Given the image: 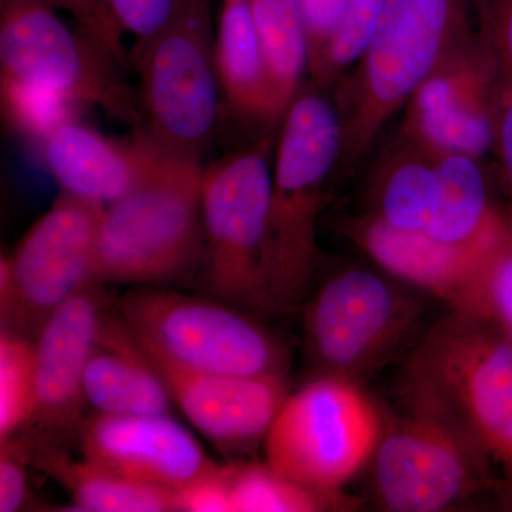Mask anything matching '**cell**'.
Listing matches in <instances>:
<instances>
[{"mask_svg":"<svg viewBox=\"0 0 512 512\" xmlns=\"http://www.w3.org/2000/svg\"><path fill=\"white\" fill-rule=\"evenodd\" d=\"M117 311L146 348L197 372L225 375L288 373V350L258 320L212 296L165 286H137Z\"/></svg>","mask_w":512,"mask_h":512,"instance_id":"7","label":"cell"},{"mask_svg":"<svg viewBox=\"0 0 512 512\" xmlns=\"http://www.w3.org/2000/svg\"><path fill=\"white\" fill-rule=\"evenodd\" d=\"M229 494L232 512H315L342 505L339 494L305 487L268 463L229 464Z\"/></svg>","mask_w":512,"mask_h":512,"instance_id":"25","label":"cell"},{"mask_svg":"<svg viewBox=\"0 0 512 512\" xmlns=\"http://www.w3.org/2000/svg\"><path fill=\"white\" fill-rule=\"evenodd\" d=\"M79 444L94 466L173 491L218 466L170 414L94 413L80 427Z\"/></svg>","mask_w":512,"mask_h":512,"instance_id":"15","label":"cell"},{"mask_svg":"<svg viewBox=\"0 0 512 512\" xmlns=\"http://www.w3.org/2000/svg\"><path fill=\"white\" fill-rule=\"evenodd\" d=\"M494 151L500 161L504 190L510 201V207L507 210L512 214V87L503 86V84H501L500 101H498Z\"/></svg>","mask_w":512,"mask_h":512,"instance_id":"36","label":"cell"},{"mask_svg":"<svg viewBox=\"0 0 512 512\" xmlns=\"http://www.w3.org/2000/svg\"><path fill=\"white\" fill-rule=\"evenodd\" d=\"M104 207L63 191L15 251L2 255V330L35 339L49 316L92 279Z\"/></svg>","mask_w":512,"mask_h":512,"instance_id":"10","label":"cell"},{"mask_svg":"<svg viewBox=\"0 0 512 512\" xmlns=\"http://www.w3.org/2000/svg\"><path fill=\"white\" fill-rule=\"evenodd\" d=\"M29 441L30 460L72 495L76 510L87 512L175 511L173 490L117 476L89 461L74 460L53 444Z\"/></svg>","mask_w":512,"mask_h":512,"instance_id":"23","label":"cell"},{"mask_svg":"<svg viewBox=\"0 0 512 512\" xmlns=\"http://www.w3.org/2000/svg\"><path fill=\"white\" fill-rule=\"evenodd\" d=\"M215 62L228 110L278 133L265 56L249 0H222Z\"/></svg>","mask_w":512,"mask_h":512,"instance_id":"21","label":"cell"},{"mask_svg":"<svg viewBox=\"0 0 512 512\" xmlns=\"http://www.w3.org/2000/svg\"><path fill=\"white\" fill-rule=\"evenodd\" d=\"M175 511L232 512L229 464H218L210 473L174 491Z\"/></svg>","mask_w":512,"mask_h":512,"instance_id":"35","label":"cell"},{"mask_svg":"<svg viewBox=\"0 0 512 512\" xmlns=\"http://www.w3.org/2000/svg\"><path fill=\"white\" fill-rule=\"evenodd\" d=\"M436 168V201L426 234L491 258L507 231L508 212L495 205L480 158L437 154Z\"/></svg>","mask_w":512,"mask_h":512,"instance_id":"20","label":"cell"},{"mask_svg":"<svg viewBox=\"0 0 512 512\" xmlns=\"http://www.w3.org/2000/svg\"><path fill=\"white\" fill-rule=\"evenodd\" d=\"M0 444V511L16 512L28 497L29 441L12 436Z\"/></svg>","mask_w":512,"mask_h":512,"instance_id":"34","label":"cell"},{"mask_svg":"<svg viewBox=\"0 0 512 512\" xmlns=\"http://www.w3.org/2000/svg\"><path fill=\"white\" fill-rule=\"evenodd\" d=\"M382 419L360 383L316 376L289 393L265 437L266 463L296 483L339 494L372 460Z\"/></svg>","mask_w":512,"mask_h":512,"instance_id":"8","label":"cell"},{"mask_svg":"<svg viewBox=\"0 0 512 512\" xmlns=\"http://www.w3.org/2000/svg\"><path fill=\"white\" fill-rule=\"evenodd\" d=\"M507 212V231L485 274L484 308L487 319L512 336V214Z\"/></svg>","mask_w":512,"mask_h":512,"instance_id":"31","label":"cell"},{"mask_svg":"<svg viewBox=\"0 0 512 512\" xmlns=\"http://www.w3.org/2000/svg\"><path fill=\"white\" fill-rule=\"evenodd\" d=\"M161 147L143 131L128 141L110 140L74 120L45 141L47 167L64 192L107 205L147 177Z\"/></svg>","mask_w":512,"mask_h":512,"instance_id":"18","label":"cell"},{"mask_svg":"<svg viewBox=\"0 0 512 512\" xmlns=\"http://www.w3.org/2000/svg\"><path fill=\"white\" fill-rule=\"evenodd\" d=\"M52 8L72 13L82 28L94 42L103 46L107 52L117 57L121 63L131 66L130 56L121 45L123 32L110 18L103 0H45Z\"/></svg>","mask_w":512,"mask_h":512,"instance_id":"33","label":"cell"},{"mask_svg":"<svg viewBox=\"0 0 512 512\" xmlns=\"http://www.w3.org/2000/svg\"><path fill=\"white\" fill-rule=\"evenodd\" d=\"M265 56L279 124L308 74V45L299 0H249Z\"/></svg>","mask_w":512,"mask_h":512,"instance_id":"24","label":"cell"},{"mask_svg":"<svg viewBox=\"0 0 512 512\" xmlns=\"http://www.w3.org/2000/svg\"><path fill=\"white\" fill-rule=\"evenodd\" d=\"M0 76L43 84L110 119L141 127L138 92L126 64L82 28L66 26L45 0H0Z\"/></svg>","mask_w":512,"mask_h":512,"instance_id":"9","label":"cell"},{"mask_svg":"<svg viewBox=\"0 0 512 512\" xmlns=\"http://www.w3.org/2000/svg\"><path fill=\"white\" fill-rule=\"evenodd\" d=\"M121 32L133 33L136 45L153 39L173 19L181 0H103Z\"/></svg>","mask_w":512,"mask_h":512,"instance_id":"32","label":"cell"},{"mask_svg":"<svg viewBox=\"0 0 512 512\" xmlns=\"http://www.w3.org/2000/svg\"><path fill=\"white\" fill-rule=\"evenodd\" d=\"M382 431L373 454L377 500L387 511L439 512L497 485L480 454L448 424L410 406Z\"/></svg>","mask_w":512,"mask_h":512,"instance_id":"12","label":"cell"},{"mask_svg":"<svg viewBox=\"0 0 512 512\" xmlns=\"http://www.w3.org/2000/svg\"><path fill=\"white\" fill-rule=\"evenodd\" d=\"M387 0H349L345 19L330 46L318 76L309 82L320 90L332 89L365 53Z\"/></svg>","mask_w":512,"mask_h":512,"instance_id":"28","label":"cell"},{"mask_svg":"<svg viewBox=\"0 0 512 512\" xmlns=\"http://www.w3.org/2000/svg\"><path fill=\"white\" fill-rule=\"evenodd\" d=\"M144 349L173 402L225 456H245L264 443L291 393L288 373L245 376L197 372L146 346Z\"/></svg>","mask_w":512,"mask_h":512,"instance_id":"14","label":"cell"},{"mask_svg":"<svg viewBox=\"0 0 512 512\" xmlns=\"http://www.w3.org/2000/svg\"><path fill=\"white\" fill-rule=\"evenodd\" d=\"M276 137L265 134L204 170L200 268L205 292L244 311H278L264 252Z\"/></svg>","mask_w":512,"mask_h":512,"instance_id":"6","label":"cell"},{"mask_svg":"<svg viewBox=\"0 0 512 512\" xmlns=\"http://www.w3.org/2000/svg\"><path fill=\"white\" fill-rule=\"evenodd\" d=\"M419 303L365 268L333 275L306 309V345L318 376L359 383L412 332Z\"/></svg>","mask_w":512,"mask_h":512,"instance_id":"11","label":"cell"},{"mask_svg":"<svg viewBox=\"0 0 512 512\" xmlns=\"http://www.w3.org/2000/svg\"><path fill=\"white\" fill-rule=\"evenodd\" d=\"M406 390L410 406L480 454L512 504V336L491 319L451 311L410 357Z\"/></svg>","mask_w":512,"mask_h":512,"instance_id":"1","label":"cell"},{"mask_svg":"<svg viewBox=\"0 0 512 512\" xmlns=\"http://www.w3.org/2000/svg\"><path fill=\"white\" fill-rule=\"evenodd\" d=\"M2 111L13 130L37 140H47L53 131L76 119L79 103L43 84L0 76Z\"/></svg>","mask_w":512,"mask_h":512,"instance_id":"27","label":"cell"},{"mask_svg":"<svg viewBox=\"0 0 512 512\" xmlns=\"http://www.w3.org/2000/svg\"><path fill=\"white\" fill-rule=\"evenodd\" d=\"M342 153L335 101L303 83L276 137L266 224V284L278 311L305 301L318 258L316 227Z\"/></svg>","mask_w":512,"mask_h":512,"instance_id":"3","label":"cell"},{"mask_svg":"<svg viewBox=\"0 0 512 512\" xmlns=\"http://www.w3.org/2000/svg\"><path fill=\"white\" fill-rule=\"evenodd\" d=\"M346 232L393 278L430 292L451 311L485 318L484 279L494 255L484 258L426 232L394 228L372 212L350 220Z\"/></svg>","mask_w":512,"mask_h":512,"instance_id":"17","label":"cell"},{"mask_svg":"<svg viewBox=\"0 0 512 512\" xmlns=\"http://www.w3.org/2000/svg\"><path fill=\"white\" fill-rule=\"evenodd\" d=\"M478 39L493 57L501 84L512 87V0H471Z\"/></svg>","mask_w":512,"mask_h":512,"instance_id":"29","label":"cell"},{"mask_svg":"<svg viewBox=\"0 0 512 512\" xmlns=\"http://www.w3.org/2000/svg\"><path fill=\"white\" fill-rule=\"evenodd\" d=\"M212 3L181 0L170 23L130 55L140 74L138 131L170 153L200 161L220 116Z\"/></svg>","mask_w":512,"mask_h":512,"instance_id":"5","label":"cell"},{"mask_svg":"<svg viewBox=\"0 0 512 512\" xmlns=\"http://www.w3.org/2000/svg\"><path fill=\"white\" fill-rule=\"evenodd\" d=\"M200 160L161 148L141 183L104 207L92 261L101 285L184 284L204 255Z\"/></svg>","mask_w":512,"mask_h":512,"instance_id":"4","label":"cell"},{"mask_svg":"<svg viewBox=\"0 0 512 512\" xmlns=\"http://www.w3.org/2000/svg\"><path fill=\"white\" fill-rule=\"evenodd\" d=\"M35 340L0 332V443L28 426L36 413Z\"/></svg>","mask_w":512,"mask_h":512,"instance_id":"26","label":"cell"},{"mask_svg":"<svg viewBox=\"0 0 512 512\" xmlns=\"http://www.w3.org/2000/svg\"><path fill=\"white\" fill-rule=\"evenodd\" d=\"M474 35L471 0H387L365 53L332 87L342 123L335 181L355 170L421 83Z\"/></svg>","mask_w":512,"mask_h":512,"instance_id":"2","label":"cell"},{"mask_svg":"<svg viewBox=\"0 0 512 512\" xmlns=\"http://www.w3.org/2000/svg\"><path fill=\"white\" fill-rule=\"evenodd\" d=\"M501 80L476 35L456 47L406 104L403 133L436 154L494 150Z\"/></svg>","mask_w":512,"mask_h":512,"instance_id":"13","label":"cell"},{"mask_svg":"<svg viewBox=\"0 0 512 512\" xmlns=\"http://www.w3.org/2000/svg\"><path fill=\"white\" fill-rule=\"evenodd\" d=\"M103 286L90 279L49 316L33 339L37 406L29 424L46 436L73 430L79 434L82 427L87 406L84 373L106 311Z\"/></svg>","mask_w":512,"mask_h":512,"instance_id":"16","label":"cell"},{"mask_svg":"<svg viewBox=\"0 0 512 512\" xmlns=\"http://www.w3.org/2000/svg\"><path fill=\"white\" fill-rule=\"evenodd\" d=\"M308 45L309 80L318 76L338 35L349 0H299Z\"/></svg>","mask_w":512,"mask_h":512,"instance_id":"30","label":"cell"},{"mask_svg":"<svg viewBox=\"0 0 512 512\" xmlns=\"http://www.w3.org/2000/svg\"><path fill=\"white\" fill-rule=\"evenodd\" d=\"M87 406L101 414H170L171 394L119 311H104L84 373Z\"/></svg>","mask_w":512,"mask_h":512,"instance_id":"19","label":"cell"},{"mask_svg":"<svg viewBox=\"0 0 512 512\" xmlns=\"http://www.w3.org/2000/svg\"><path fill=\"white\" fill-rule=\"evenodd\" d=\"M436 158V153L400 130L377 160L370 180L369 212L394 228L426 232L436 201Z\"/></svg>","mask_w":512,"mask_h":512,"instance_id":"22","label":"cell"}]
</instances>
